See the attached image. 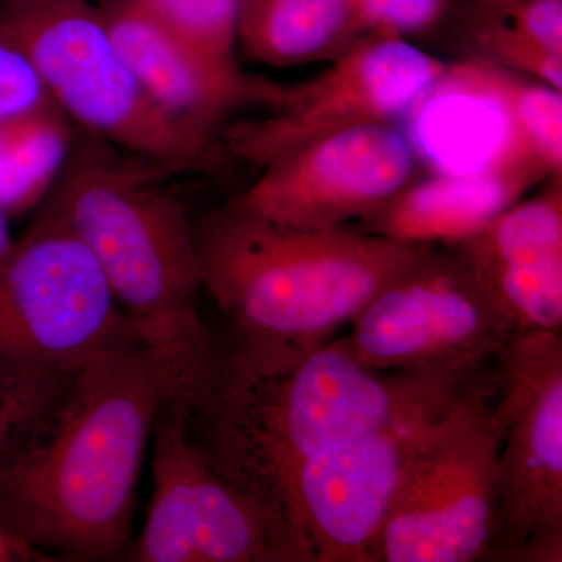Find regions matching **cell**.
I'll use <instances>...</instances> for the list:
<instances>
[{"mask_svg":"<svg viewBox=\"0 0 562 562\" xmlns=\"http://www.w3.org/2000/svg\"><path fill=\"white\" fill-rule=\"evenodd\" d=\"M486 368L383 372L339 338L316 346L232 333L211 339L181 395L206 461L258 506L280 539L292 479L303 462L397 422L449 408L490 382Z\"/></svg>","mask_w":562,"mask_h":562,"instance_id":"cell-1","label":"cell"},{"mask_svg":"<svg viewBox=\"0 0 562 562\" xmlns=\"http://www.w3.org/2000/svg\"><path fill=\"white\" fill-rule=\"evenodd\" d=\"M209 344H140L80 362L32 441L0 471V528L76 560L127 557L155 422Z\"/></svg>","mask_w":562,"mask_h":562,"instance_id":"cell-2","label":"cell"},{"mask_svg":"<svg viewBox=\"0 0 562 562\" xmlns=\"http://www.w3.org/2000/svg\"><path fill=\"white\" fill-rule=\"evenodd\" d=\"M202 290L260 341L316 346L336 338L424 246L347 227L301 228L231 203L194 224Z\"/></svg>","mask_w":562,"mask_h":562,"instance_id":"cell-3","label":"cell"},{"mask_svg":"<svg viewBox=\"0 0 562 562\" xmlns=\"http://www.w3.org/2000/svg\"><path fill=\"white\" fill-rule=\"evenodd\" d=\"M177 172L114 155L110 143L85 132L46 202L90 250L144 341L205 346L211 336L198 310L202 272L194 222L165 188L166 177Z\"/></svg>","mask_w":562,"mask_h":562,"instance_id":"cell-4","label":"cell"},{"mask_svg":"<svg viewBox=\"0 0 562 562\" xmlns=\"http://www.w3.org/2000/svg\"><path fill=\"white\" fill-rule=\"evenodd\" d=\"M0 40L31 61L85 132L179 172L209 157L214 138L151 101L90 0H0Z\"/></svg>","mask_w":562,"mask_h":562,"instance_id":"cell-5","label":"cell"},{"mask_svg":"<svg viewBox=\"0 0 562 562\" xmlns=\"http://www.w3.org/2000/svg\"><path fill=\"white\" fill-rule=\"evenodd\" d=\"M498 371L432 417L414 447L380 541V562H473L490 557L502 425Z\"/></svg>","mask_w":562,"mask_h":562,"instance_id":"cell-6","label":"cell"},{"mask_svg":"<svg viewBox=\"0 0 562 562\" xmlns=\"http://www.w3.org/2000/svg\"><path fill=\"white\" fill-rule=\"evenodd\" d=\"M140 344L90 250L41 203L31 228L0 257V362L72 368Z\"/></svg>","mask_w":562,"mask_h":562,"instance_id":"cell-7","label":"cell"},{"mask_svg":"<svg viewBox=\"0 0 562 562\" xmlns=\"http://www.w3.org/2000/svg\"><path fill=\"white\" fill-rule=\"evenodd\" d=\"M502 425L490 561H562V333L525 331L497 364Z\"/></svg>","mask_w":562,"mask_h":562,"instance_id":"cell-8","label":"cell"},{"mask_svg":"<svg viewBox=\"0 0 562 562\" xmlns=\"http://www.w3.org/2000/svg\"><path fill=\"white\" fill-rule=\"evenodd\" d=\"M516 333L452 247L424 246L339 339L375 371L446 372L487 368Z\"/></svg>","mask_w":562,"mask_h":562,"instance_id":"cell-9","label":"cell"},{"mask_svg":"<svg viewBox=\"0 0 562 562\" xmlns=\"http://www.w3.org/2000/svg\"><path fill=\"white\" fill-rule=\"evenodd\" d=\"M447 69L405 38L362 36L313 80L284 88L269 116L236 125L228 147L239 160L262 169L333 133L391 124L435 91Z\"/></svg>","mask_w":562,"mask_h":562,"instance_id":"cell-10","label":"cell"},{"mask_svg":"<svg viewBox=\"0 0 562 562\" xmlns=\"http://www.w3.org/2000/svg\"><path fill=\"white\" fill-rule=\"evenodd\" d=\"M181 390L155 422L154 491L146 525L127 557L139 562H288L265 514L192 441Z\"/></svg>","mask_w":562,"mask_h":562,"instance_id":"cell-11","label":"cell"},{"mask_svg":"<svg viewBox=\"0 0 562 562\" xmlns=\"http://www.w3.org/2000/svg\"><path fill=\"white\" fill-rule=\"evenodd\" d=\"M442 412L366 432L303 462L284 505L290 562H380L403 469L428 422Z\"/></svg>","mask_w":562,"mask_h":562,"instance_id":"cell-12","label":"cell"},{"mask_svg":"<svg viewBox=\"0 0 562 562\" xmlns=\"http://www.w3.org/2000/svg\"><path fill=\"white\" fill-rule=\"evenodd\" d=\"M412 140L391 124L333 133L277 158L233 201L301 228L346 227L386 205L416 176Z\"/></svg>","mask_w":562,"mask_h":562,"instance_id":"cell-13","label":"cell"},{"mask_svg":"<svg viewBox=\"0 0 562 562\" xmlns=\"http://www.w3.org/2000/svg\"><path fill=\"white\" fill-rule=\"evenodd\" d=\"M114 44L143 90L169 116L214 138L247 109L279 105L284 88L251 76L235 58L211 54L166 31L121 0H101Z\"/></svg>","mask_w":562,"mask_h":562,"instance_id":"cell-14","label":"cell"},{"mask_svg":"<svg viewBox=\"0 0 562 562\" xmlns=\"http://www.w3.org/2000/svg\"><path fill=\"white\" fill-rule=\"evenodd\" d=\"M452 249L517 333L562 331V179Z\"/></svg>","mask_w":562,"mask_h":562,"instance_id":"cell-15","label":"cell"},{"mask_svg":"<svg viewBox=\"0 0 562 562\" xmlns=\"http://www.w3.org/2000/svg\"><path fill=\"white\" fill-rule=\"evenodd\" d=\"M535 184L514 173L482 169L412 181L361 221V231L409 246H457L486 228Z\"/></svg>","mask_w":562,"mask_h":562,"instance_id":"cell-16","label":"cell"},{"mask_svg":"<svg viewBox=\"0 0 562 562\" xmlns=\"http://www.w3.org/2000/svg\"><path fill=\"white\" fill-rule=\"evenodd\" d=\"M473 95L501 110L508 124L509 155L536 173L562 177V92L541 81L519 79L487 58L447 69Z\"/></svg>","mask_w":562,"mask_h":562,"instance_id":"cell-17","label":"cell"},{"mask_svg":"<svg viewBox=\"0 0 562 562\" xmlns=\"http://www.w3.org/2000/svg\"><path fill=\"white\" fill-rule=\"evenodd\" d=\"M360 38L357 0H261L241 36L251 58L279 68L338 57Z\"/></svg>","mask_w":562,"mask_h":562,"instance_id":"cell-18","label":"cell"},{"mask_svg":"<svg viewBox=\"0 0 562 562\" xmlns=\"http://www.w3.org/2000/svg\"><path fill=\"white\" fill-rule=\"evenodd\" d=\"M69 117L52 99L0 122V210L21 216L49 198L72 149Z\"/></svg>","mask_w":562,"mask_h":562,"instance_id":"cell-19","label":"cell"},{"mask_svg":"<svg viewBox=\"0 0 562 562\" xmlns=\"http://www.w3.org/2000/svg\"><path fill=\"white\" fill-rule=\"evenodd\" d=\"M72 368H27L0 362V469L32 441L76 373Z\"/></svg>","mask_w":562,"mask_h":562,"instance_id":"cell-20","label":"cell"},{"mask_svg":"<svg viewBox=\"0 0 562 562\" xmlns=\"http://www.w3.org/2000/svg\"><path fill=\"white\" fill-rule=\"evenodd\" d=\"M201 49L235 58L243 0H121Z\"/></svg>","mask_w":562,"mask_h":562,"instance_id":"cell-21","label":"cell"},{"mask_svg":"<svg viewBox=\"0 0 562 562\" xmlns=\"http://www.w3.org/2000/svg\"><path fill=\"white\" fill-rule=\"evenodd\" d=\"M476 43L506 69H516L541 83L562 90V57L549 54L520 35L508 20L480 24Z\"/></svg>","mask_w":562,"mask_h":562,"instance_id":"cell-22","label":"cell"},{"mask_svg":"<svg viewBox=\"0 0 562 562\" xmlns=\"http://www.w3.org/2000/svg\"><path fill=\"white\" fill-rule=\"evenodd\" d=\"M449 0H357L362 36L406 38L438 24Z\"/></svg>","mask_w":562,"mask_h":562,"instance_id":"cell-23","label":"cell"},{"mask_svg":"<svg viewBox=\"0 0 562 562\" xmlns=\"http://www.w3.org/2000/svg\"><path fill=\"white\" fill-rule=\"evenodd\" d=\"M46 87L31 61L0 40V122L49 101Z\"/></svg>","mask_w":562,"mask_h":562,"instance_id":"cell-24","label":"cell"},{"mask_svg":"<svg viewBox=\"0 0 562 562\" xmlns=\"http://www.w3.org/2000/svg\"><path fill=\"white\" fill-rule=\"evenodd\" d=\"M503 10L520 35L562 57V0H517Z\"/></svg>","mask_w":562,"mask_h":562,"instance_id":"cell-25","label":"cell"},{"mask_svg":"<svg viewBox=\"0 0 562 562\" xmlns=\"http://www.w3.org/2000/svg\"><path fill=\"white\" fill-rule=\"evenodd\" d=\"M38 552L0 528V562L31 560Z\"/></svg>","mask_w":562,"mask_h":562,"instance_id":"cell-26","label":"cell"},{"mask_svg":"<svg viewBox=\"0 0 562 562\" xmlns=\"http://www.w3.org/2000/svg\"><path fill=\"white\" fill-rule=\"evenodd\" d=\"M261 0H243V18H241V32H239V40L244 33L249 31L251 22L257 16V11L260 9Z\"/></svg>","mask_w":562,"mask_h":562,"instance_id":"cell-27","label":"cell"},{"mask_svg":"<svg viewBox=\"0 0 562 562\" xmlns=\"http://www.w3.org/2000/svg\"><path fill=\"white\" fill-rule=\"evenodd\" d=\"M9 220L10 217L0 210V257H2V255L10 249L11 244H13V239H11L10 235Z\"/></svg>","mask_w":562,"mask_h":562,"instance_id":"cell-28","label":"cell"},{"mask_svg":"<svg viewBox=\"0 0 562 562\" xmlns=\"http://www.w3.org/2000/svg\"><path fill=\"white\" fill-rule=\"evenodd\" d=\"M482 2L492 7V9H505V7L512 5L517 0H482Z\"/></svg>","mask_w":562,"mask_h":562,"instance_id":"cell-29","label":"cell"},{"mask_svg":"<svg viewBox=\"0 0 562 562\" xmlns=\"http://www.w3.org/2000/svg\"><path fill=\"white\" fill-rule=\"evenodd\" d=\"M0 471H2V469H0Z\"/></svg>","mask_w":562,"mask_h":562,"instance_id":"cell-30","label":"cell"}]
</instances>
